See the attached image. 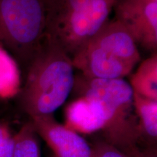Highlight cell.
<instances>
[{
    "label": "cell",
    "instance_id": "17",
    "mask_svg": "<svg viewBox=\"0 0 157 157\" xmlns=\"http://www.w3.org/2000/svg\"><path fill=\"white\" fill-rule=\"evenodd\" d=\"M52 157H56V156H52Z\"/></svg>",
    "mask_w": 157,
    "mask_h": 157
},
{
    "label": "cell",
    "instance_id": "2",
    "mask_svg": "<svg viewBox=\"0 0 157 157\" xmlns=\"http://www.w3.org/2000/svg\"><path fill=\"white\" fill-rule=\"evenodd\" d=\"M73 90L78 95L97 99L103 108L105 127L102 131L105 142L128 156L137 149L141 137L133 105V91L123 78H89L75 76Z\"/></svg>",
    "mask_w": 157,
    "mask_h": 157
},
{
    "label": "cell",
    "instance_id": "12",
    "mask_svg": "<svg viewBox=\"0 0 157 157\" xmlns=\"http://www.w3.org/2000/svg\"><path fill=\"white\" fill-rule=\"evenodd\" d=\"M39 139L32 121L25 123L13 135L12 157H41Z\"/></svg>",
    "mask_w": 157,
    "mask_h": 157
},
{
    "label": "cell",
    "instance_id": "4",
    "mask_svg": "<svg viewBox=\"0 0 157 157\" xmlns=\"http://www.w3.org/2000/svg\"><path fill=\"white\" fill-rule=\"evenodd\" d=\"M74 67L89 78L119 79L140 61L137 44L120 22L109 20L71 59Z\"/></svg>",
    "mask_w": 157,
    "mask_h": 157
},
{
    "label": "cell",
    "instance_id": "6",
    "mask_svg": "<svg viewBox=\"0 0 157 157\" xmlns=\"http://www.w3.org/2000/svg\"><path fill=\"white\" fill-rule=\"evenodd\" d=\"M115 18L126 28L137 44L153 54L157 50V0H117Z\"/></svg>",
    "mask_w": 157,
    "mask_h": 157
},
{
    "label": "cell",
    "instance_id": "13",
    "mask_svg": "<svg viewBox=\"0 0 157 157\" xmlns=\"http://www.w3.org/2000/svg\"><path fill=\"white\" fill-rule=\"evenodd\" d=\"M91 148V157H127L120 150L105 140L97 142Z\"/></svg>",
    "mask_w": 157,
    "mask_h": 157
},
{
    "label": "cell",
    "instance_id": "10",
    "mask_svg": "<svg viewBox=\"0 0 157 157\" xmlns=\"http://www.w3.org/2000/svg\"><path fill=\"white\" fill-rule=\"evenodd\" d=\"M21 69L15 59L0 46V99L18 95L21 87Z\"/></svg>",
    "mask_w": 157,
    "mask_h": 157
},
{
    "label": "cell",
    "instance_id": "1",
    "mask_svg": "<svg viewBox=\"0 0 157 157\" xmlns=\"http://www.w3.org/2000/svg\"><path fill=\"white\" fill-rule=\"evenodd\" d=\"M24 75L20 103L31 119L52 115L73 91L75 75L71 58L45 38Z\"/></svg>",
    "mask_w": 157,
    "mask_h": 157
},
{
    "label": "cell",
    "instance_id": "5",
    "mask_svg": "<svg viewBox=\"0 0 157 157\" xmlns=\"http://www.w3.org/2000/svg\"><path fill=\"white\" fill-rule=\"evenodd\" d=\"M48 0H0V46L25 73L44 40Z\"/></svg>",
    "mask_w": 157,
    "mask_h": 157
},
{
    "label": "cell",
    "instance_id": "14",
    "mask_svg": "<svg viewBox=\"0 0 157 157\" xmlns=\"http://www.w3.org/2000/svg\"><path fill=\"white\" fill-rule=\"evenodd\" d=\"M13 146V135L10 134L0 143V157H12Z\"/></svg>",
    "mask_w": 157,
    "mask_h": 157
},
{
    "label": "cell",
    "instance_id": "9",
    "mask_svg": "<svg viewBox=\"0 0 157 157\" xmlns=\"http://www.w3.org/2000/svg\"><path fill=\"white\" fill-rule=\"evenodd\" d=\"M133 93L157 101V54L154 53L140 63L129 79Z\"/></svg>",
    "mask_w": 157,
    "mask_h": 157
},
{
    "label": "cell",
    "instance_id": "11",
    "mask_svg": "<svg viewBox=\"0 0 157 157\" xmlns=\"http://www.w3.org/2000/svg\"><path fill=\"white\" fill-rule=\"evenodd\" d=\"M133 105L141 135L156 140L157 137V101L133 93Z\"/></svg>",
    "mask_w": 157,
    "mask_h": 157
},
{
    "label": "cell",
    "instance_id": "16",
    "mask_svg": "<svg viewBox=\"0 0 157 157\" xmlns=\"http://www.w3.org/2000/svg\"><path fill=\"white\" fill-rule=\"evenodd\" d=\"M11 132L10 131L9 127L5 124L0 122V143L6 137L10 135Z\"/></svg>",
    "mask_w": 157,
    "mask_h": 157
},
{
    "label": "cell",
    "instance_id": "3",
    "mask_svg": "<svg viewBox=\"0 0 157 157\" xmlns=\"http://www.w3.org/2000/svg\"><path fill=\"white\" fill-rule=\"evenodd\" d=\"M117 0H48L44 38L73 58L109 21Z\"/></svg>",
    "mask_w": 157,
    "mask_h": 157
},
{
    "label": "cell",
    "instance_id": "7",
    "mask_svg": "<svg viewBox=\"0 0 157 157\" xmlns=\"http://www.w3.org/2000/svg\"><path fill=\"white\" fill-rule=\"evenodd\" d=\"M31 121L56 157H91V146L77 132L59 123L53 114L31 118Z\"/></svg>",
    "mask_w": 157,
    "mask_h": 157
},
{
    "label": "cell",
    "instance_id": "15",
    "mask_svg": "<svg viewBox=\"0 0 157 157\" xmlns=\"http://www.w3.org/2000/svg\"><path fill=\"white\" fill-rule=\"evenodd\" d=\"M127 157H157L156 152L154 149L140 150L137 149L132 154L126 156Z\"/></svg>",
    "mask_w": 157,
    "mask_h": 157
},
{
    "label": "cell",
    "instance_id": "8",
    "mask_svg": "<svg viewBox=\"0 0 157 157\" xmlns=\"http://www.w3.org/2000/svg\"><path fill=\"white\" fill-rule=\"evenodd\" d=\"M65 126L78 134L90 135L102 132L105 117L100 102L87 95H78L65 111Z\"/></svg>",
    "mask_w": 157,
    "mask_h": 157
}]
</instances>
